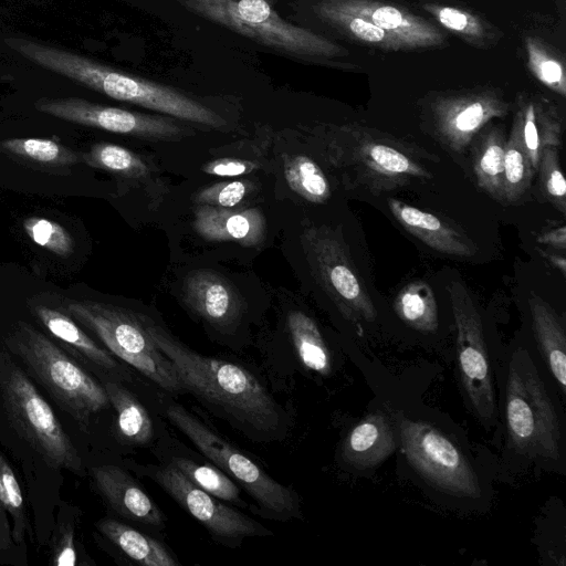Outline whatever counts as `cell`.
Returning <instances> with one entry per match:
<instances>
[{"instance_id":"6da1fadb","label":"cell","mask_w":566,"mask_h":566,"mask_svg":"<svg viewBox=\"0 0 566 566\" xmlns=\"http://www.w3.org/2000/svg\"><path fill=\"white\" fill-rule=\"evenodd\" d=\"M142 321L156 346L172 363L182 391L192 394L244 432H277L282 420L280 406L249 370L201 355L150 319L142 316Z\"/></svg>"},{"instance_id":"7a4b0ae2","label":"cell","mask_w":566,"mask_h":566,"mask_svg":"<svg viewBox=\"0 0 566 566\" xmlns=\"http://www.w3.org/2000/svg\"><path fill=\"white\" fill-rule=\"evenodd\" d=\"M314 136L319 156L347 188L374 195L432 178L426 161H439L422 147L359 124L327 125Z\"/></svg>"},{"instance_id":"3957f363","label":"cell","mask_w":566,"mask_h":566,"mask_svg":"<svg viewBox=\"0 0 566 566\" xmlns=\"http://www.w3.org/2000/svg\"><path fill=\"white\" fill-rule=\"evenodd\" d=\"M10 45L31 62L111 98L212 128L226 125L224 119L216 112L174 87L123 73L80 54L46 44L19 40Z\"/></svg>"},{"instance_id":"277c9868","label":"cell","mask_w":566,"mask_h":566,"mask_svg":"<svg viewBox=\"0 0 566 566\" xmlns=\"http://www.w3.org/2000/svg\"><path fill=\"white\" fill-rule=\"evenodd\" d=\"M507 443L522 459L562 469L565 439L562 418L531 354L518 348L511 355L504 388Z\"/></svg>"},{"instance_id":"5b68a950","label":"cell","mask_w":566,"mask_h":566,"mask_svg":"<svg viewBox=\"0 0 566 566\" xmlns=\"http://www.w3.org/2000/svg\"><path fill=\"white\" fill-rule=\"evenodd\" d=\"M6 344L18 356L28 376L75 420L86 422L109 406L103 385L61 346L31 325L20 323Z\"/></svg>"},{"instance_id":"8992f818","label":"cell","mask_w":566,"mask_h":566,"mask_svg":"<svg viewBox=\"0 0 566 566\" xmlns=\"http://www.w3.org/2000/svg\"><path fill=\"white\" fill-rule=\"evenodd\" d=\"M166 417L206 458L245 490L263 515L281 521L301 516L298 497L291 488L275 481L181 405L169 403Z\"/></svg>"},{"instance_id":"52a82bcc","label":"cell","mask_w":566,"mask_h":566,"mask_svg":"<svg viewBox=\"0 0 566 566\" xmlns=\"http://www.w3.org/2000/svg\"><path fill=\"white\" fill-rule=\"evenodd\" d=\"M0 394L13 426L50 467L83 474L77 450L52 408L23 368L2 348Z\"/></svg>"},{"instance_id":"ba28073f","label":"cell","mask_w":566,"mask_h":566,"mask_svg":"<svg viewBox=\"0 0 566 566\" xmlns=\"http://www.w3.org/2000/svg\"><path fill=\"white\" fill-rule=\"evenodd\" d=\"M66 313L94 333L105 347L160 388L182 391L172 363L156 346L142 317L112 304L70 301Z\"/></svg>"},{"instance_id":"9c48e42d","label":"cell","mask_w":566,"mask_h":566,"mask_svg":"<svg viewBox=\"0 0 566 566\" xmlns=\"http://www.w3.org/2000/svg\"><path fill=\"white\" fill-rule=\"evenodd\" d=\"M185 4L210 21L289 54L321 59L348 54L336 42L285 21L265 0L187 1Z\"/></svg>"},{"instance_id":"30bf717a","label":"cell","mask_w":566,"mask_h":566,"mask_svg":"<svg viewBox=\"0 0 566 566\" xmlns=\"http://www.w3.org/2000/svg\"><path fill=\"white\" fill-rule=\"evenodd\" d=\"M396 429L403 453L429 484L443 493L476 499L479 478L458 444L433 424L397 416Z\"/></svg>"},{"instance_id":"8fae6325","label":"cell","mask_w":566,"mask_h":566,"mask_svg":"<svg viewBox=\"0 0 566 566\" xmlns=\"http://www.w3.org/2000/svg\"><path fill=\"white\" fill-rule=\"evenodd\" d=\"M447 291L455 325L460 384L473 415L485 426L497 418L493 375L480 313L465 286L452 281Z\"/></svg>"},{"instance_id":"7c38bea8","label":"cell","mask_w":566,"mask_h":566,"mask_svg":"<svg viewBox=\"0 0 566 566\" xmlns=\"http://www.w3.org/2000/svg\"><path fill=\"white\" fill-rule=\"evenodd\" d=\"M302 245L311 271L349 321L371 323L377 312L361 282L342 234L327 226H310Z\"/></svg>"},{"instance_id":"4fadbf2b","label":"cell","mask_w":566,"mask_h":566,"mask_svg":"<svg viewBox=\"0 0 566 566\" xmlns=\"http://www.w3.org/2000/svg\"><path fill=\"white\" fill-rule=\"evenodd\" d=\"M510 109L504 93L488 85L437 93L428 102L434 135L454 153H462L489 122Z\"/></svg>"},{"instance_id":"5bb4252c","label":"cell","mask_w":566,"mask_h":566,"mask_svg":"<svg viewBox=\"0 0 566 566\" xmlns=\"http://www.w3.org/2000/svg\"><path fill=\"white\" fill-rule=\"evenodd\" d=\"M149 476L219 542L234 546L247 537L268 536L271 531L239 510L190 482L170 462L151 465Z\"/></svg>"},{"instance_id":"9a60e30c","label":"cell","mask_w":566,"mask_h":566,"mask_svg":"<svg viewBox=\"0 0 566 566\" xmlns=\"http://www.w3.org/2000/svg\"><path fill=\"white\" fill-rule=\"evenodd\" d=\"M35 108L66 122L139 138L175 140L191 134L186 126L167 116L105 106L77 97L41 98Z\"/></svg>"},{"instance_id":"2e32d148","label":"cell","mask_w":566,"mask_h":566,"mask_svg":"<svg viewBox=\"0 0 566 566\" xmlns=\"http://www.w3.org/2000/svg\"><path fill=\"white\" fill-rule=\"evenodd\" d=\"M357 14L400 41L408 51L441 49L448 44L444 31L405 7L381 0H324Z\"/></svg>"},{"instance_id":"e0dca14e","label":"cell","mask_w":566,"mask_h":566,"mask_svg":"<svg viewBox=\"0 0 566 566\" xmlns=\"http://www.w3.org/2000/svg\"><path fill=\"white\" fill-rule=\"evenodd\" d=\"M512 127L517 132L536 172L542 151L548 147L559 148L562 145V115L558 107L545 96L518 93Z\"/></svg>"},{"instance_id":"ac0fdd59","label":"cell","mask_w":566,"mask_h":566,"mask_svg":"<svg viewBox=\"0 0 566 566\" xmlns=\"http://www.w3.org/2000/svg\"><path fill=\"white\" fill-rule=\"evenodd\" d=\"M92 476L96 490L115 513L145 525L164 526L165 515L156 502L122 468L94 467Z\"/></svg>"},{"instance_id":"d6986e66","label":"cell","mask_w":566,"mask_h":566,"mask_svg":"<svg viewBox=\"0 0 566 566\" xmlns=\"http://www.w3.org/2000/svg\"><path fill=\"white\" fill-rule=\"evenodd\" d=\"M184 301L200 317L211 325L226 328L240 316L241 300L222 275L207 270L189 274L182 287Z\"/></svg>"},{"instance_id":"ffe728a7","label":"cell","mask_w":566,"mask_h":566,"mask_svg":"<svg viewBox=\"0 0 566 566\" xmlns=\"http://www.w3.org/2000/svg\"><path fill=\"white\" fill-rule=\"evenodd\" d=\"M395 422L382 410H375L350 429L342 444L343 460L355 469H371L397 449Z\"/></svg>"},{"instance_id":"44dd1931","label":"cell","mask_w":566,"mask_h":566,"mask_svg":"<svg viewBox=\"0 0 566 566\" xmlns=\"http://www.w3.org/2000/svg\"><path fill=\"white\" fill-rule=\"evenodd\" d=\"M193 227L208 241H231L245 247L260 244L265 235L264 217L255 208L234 210L199 205Z\"/></svg>"},{"instance_id":"7402d4cb","label":"cell","mask_w":566,"mask_h":566,"mask_svg":"<svg viewBox=\"0 0 566 566\" xmlns=\"http://www.w3.org/2000/svg\"><path fill=\"white\" fill-rule=\"evenodd\" d=\"M388 207L396 220L412 235L431 249L454 256H473L478 249L461 230L438 218L397 199L390 198Z\"/></svg>"},{"instance_id":"603a6c76","label":"cell","mask_w":566,"mask_h":566,"mask_svg":"<svg viewBox=\"0 0 566 566\" xmlns=\"http://www.w3.org/2000/svg\"><path fill=\"white\" fill-rule=\"evenodd\" d=\"M34 311L42 325L75 360L103 374L118 373L120 367L113 354L93 340L67 313L43 305Z\"/></svg>"},{"instance_id":"cb8c5ba5","label":"cell","mask_w":566,"mask_h":566,"mask_svg":"<svg viewBox=\"0 0 566 566\" xmlns=\"http://www.w3.org/2000/svg\"><path fill=\"white\" fill-rule=\"evenodd\" d=\"M528 305L539 354L556 386L565 395L566 334L564 322L555 310L534 292L528 295Z\"/></svg>"},{"instance_id":"d4e9b609","label":"cell","mask_w":566,"mask_h":566,"mask_svg":"<svg viewBox=\"0 0 566 566\" xmlns=\"http://www.w3.org/2000/svg\"><path fill=\"white\" fill-rule=\"evenodd\" d=\"M420 8L441 28L475 49L490 50L503 38V32L495 24L470 9L440 1H422Z\"/></svg>"},{"instance_id":"484cf974","label":"cell","mask_w":566,"mask_h":566,"mask_svg":"<svg viewBox=\"0 0 566 566\" xmlns=\"http://www.w3.org/2000/svg\"><path fill=\"white\" fill-rule=\"evenodd\" d=\"M95 525L108 542L138 564L145 566H178L180 564L166 545L125 523L105 517Z\"/></svg>"},{"instance_id":"4316f807","label":"cell","mask_w":566,"mask_h":566,"mask_svg":"<svg viewBox=\"0 0 566 566\" xmlns=\"http://www.w3.org/2000/svg\"><path fill=\"white\" fill-rule=\"evenodd\" d=\"M505 144L503 129L499 126H491L480 134L473 148V171L478 185L497 201L504 200Z\"/></svg>"},{"instance_id":"83f0119b","label":"cell","mask_w":566,"mask_h":566,"mask_svg":"<svg viewBox=\"0 0 566 566\" xmlns=\"http://www.w3.org/2000/svg\"><path fill=\"white\" fill-rule=\"evenodd\" d=\"M103 387L109 405L116 411V428L119 438L129 444L142 446L153 437V422L148 411L123 385L104 380Z\"/></svg>"},{"instance_id":"f1b7e54d","label":"cell","mask_w":566,"mask_h":566,"mask_svg":"<svg viewBox=\"0 0 566 566\" xmlns=\"http://www.w3.org/2000/svg\"><path fill=\"white\" fill-rule=\"evenodd\" d=\"M30 533L25 503L17 476L0 452V546L7 547L11 538L20 544Z\"/></svg>"},{"instance_id":"f546056e","label":"cell","mask_w":566,"mask_h":566,"mask_svg":"<svg viewBox=\"0 0 566 566\" xmlns=\"http://www.w3.org/2000/svg\"><path fill=\"white\" fill-rule=\"evenodd\" d=\"M287 327L301 363L316 374L328 375L331 355L315 321L302 311H292Z\"/></svg>"},{"instance_id":"4dcf8cb0","label":"cell","mask_w":566,"mask_h":566,"mask_svg":"<svg viewBox=\"0 0 566 566\" xmlns=\"http://www.w3.org/2000/svg\"><path fill=\"white\" fill-rule=\"evenodd\" d=\"M398 317L409 327L421 333L438 329V308L430 285L423 281H413L403 286L394 301Z\"/></svg>"},{"instance_id":"1f68e13d","label":"cell","mask_w":566,"mask_h":566,"mask_svg":"<svg viewBox=\"0 0 566 566\" xmlns=\"http://www.w3.org/2000/svg\"><path fill=\"white\" fill-rule=\"evenodd\" d=\"M0 150L30 164L46 168L75 165L80 157L67 147L46 138H11L0 143Z\"/></svg>"},{"instance_id":"d6a6232c","label":"cell","mask_w":566,"mask_h":566,"mask_svg":"<svg viewBox=\"0 0 566 566\" xmlns=\"http://www.w3.org/2000/svg\"><path fill=\"white\" fill-rule=\"evenodd\" d=\"M88 166L133 180H145L150 176V167L136 153L111 143H98L83 155Z\"/></svg>"},{"instance_id":"836d02e7","label":"cell","mask_w":566,"mask_h":566,"mask_svg":"<svg viewBox=\"0 0 566 566\" xmlns=\"http://www.w3.org/2000/svg\"><path fill=\"white\" fill-rule=\"evenodd\" d=\"M524 48L530 72L554 93L566 96V70L564 60L544 40L527 35Z\"/></svg>"},{"instance_id":"e575fe53","label":"cell","mask_w":566,"mask_h":566,"mask_svg":"<svg viewBox=\"0 0 566 566\" xmlns=\"http://www.w3.org/2000/svg\"><path fill=\"white\" fill-rule=\"evenodd\" d=\"M284 177L290 188L310 202L323 203L331 197L324 171L305 155L284 158Z\"/></svg>"},{"instance_id":"d590c367","label":"cell","mask_w":566,"mask_h":566,"mask_svg":"<svg viewBox=\"0 0 566 566\" xmlns=\"http://www.w3.org/2000/svg\"><path fill=\"white\" fill-rule=\"evenodd\" d=\"M170 463L176 467L190 482L214 497L244 506L240 489L230 476L218 467L200 464L190 459L175 457Z\"/></svg>"},{"instance_id":"8d00e7d4","label":"cell","mask_w":566,"mask_h":566,"mask_svg":"<svg viewBox=\"0 0 566 566\" xmlns=\"http://www.w3.org/2000/svg\"><path fill=\"white\" fill-rule=\"evenodd\" d=\"M535 172L517 132L512 127L506 139L504 154V201L512 203L520 200L528 190Z\"/></svg>"},{"instance_id":"74e56055","label":"cell","mask_w":566,"mask_h":566,"mask_svg":"<svg viewBox=\"0 0 566 566\" xmlns=\"http://www.w3.org/2000/svg\"><path fill=\"white\" fill-rule=\"evenodd\" d=\"M23 229L35 244L59 256H67L74 249L73 238L57 222L45 218L31 217L24 220Z\"/></svg>"},{"instance_id":"f35d334b","label":"cell","mask_w":566,"mask_h":566,"mask_svg":"<svg viewBox=\"0 0 566 566\" xmlns=\"http://www.w3.org/2000/svg\"><path fill=\"white\" fill-rule=\"evenodd\" d=\"M537 171L546 199L562 213L566 212V182L556 147L545 148L538 161Z\"/></svg>"},{"instance_id":"ab89813d","label":"cell","mask_w":566,"mask_h":566,"mask_svg":"<svg viewBox=\"0 0 566 566\" xmlns=\"http://www.w3.org/2000/svg\"><path fill=\"white\" fill-rule=\"evenodd\" d=\"M82 556L83 552L78 551L75 537L74 517H65L60 513L51 538L49 564L53 566L84 565L81 558L85 557Z\"/></svg>"},{"instance_id":"60d3db41","label":"cell","mask_w":566,"mask_h":566,"mask_svg":"<svg viewBox=\"0 0 566 566\" xmlns=\"http://www.w3.org/2000/svg\"><path fill=\"white\" fill-rule=\"evenodd\" d=\"M252 185L248 180L219 182L199 191L195 201L220 208H233L243 200Z\"/></svg>"},{"instance_id":"b9f144b4","label":"cell","mask_w":566,"mask_h":566,"mask_svg":"<svg viewBox=\"0 0 566 566\" xmlns=\"http://www.w3.org/2000/svg\"><path fill=\"white\" fill-rule=\"evenodd\" d=\"M258 167L256 163L237 158H221L202 166V170L209 175L233 177L248 174Z\"/></svg>"},{"instance_id":"7bdbcfd3","label":"cell","mask_w":566,"mask_h":566,"mask_svg":"<svg viewBox=\"0 0 566 566\" xmlns=\"http://www.w3.org/2000/svg\"><path fill=\"white\" fill-rule=\"evenodd\" d=\"M536 240L538 243L564 251L566 249V228L565 226H558L547 229L541 232Z\"/></svg>"},{"instance_id":"ee69618b","label":"cell","mask_w":566,"mask_h":566,"mask_svg":"<svg viewBox=\"0 0 566 566\" xmlns=\"http://www.w3.org/2000/svg\"><path fill=\"white\" fill-rule=\"evenodd\" d=\"M538 252L543 255L544 259H546L553 266L559 270L562 274L565 276L566 259L563 254L555 253L552 251H545L543 249H539Z\"/></svg>"},{"instance_id":"f6af8a7d","label":"cell","mask_w":566,"mask_h":566,"mask_svg":"<svg viewBox=\"0 0 566 566\" xmlns=\"http://www.w3.org/2000/svg\"><path fill=\"white\" fill-rule=\"evenodd\" d=\"M192 2H213V1H221V0H187Z\"/></svg>"},{"instance_id":"bcb514c9","label":"cell","mask_w":566,"mask_h":566,"mask_svg":"<svg viewBox=\"0 0 566 566\" xmlns=\"http://www.w3.org/2000/svg\"><path fill=\"white\" fill-rule=\"evenodd\" d=\"M419 1H442V0H419Z\"/></svg>"}]
</instances>
